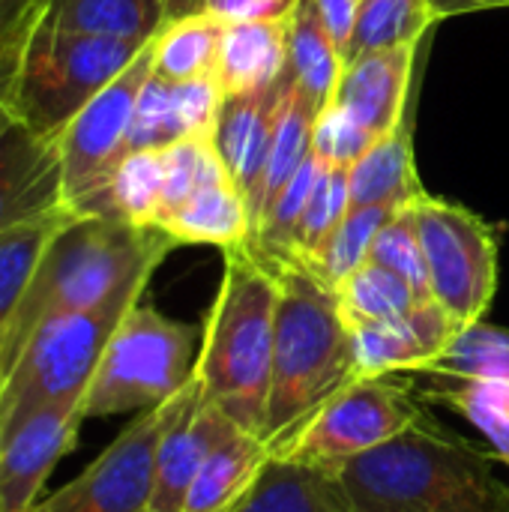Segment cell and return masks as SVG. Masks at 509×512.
<instances>
[{
    "instance_id": "obj_1",
    "label": "cell",
    "mask_w": 509,
    "mask_h": 512,
    "mask_svg": "<svg viewBox=\"0 0 509 512\" xmlns=\"http://www.w3.org/2000/svg\"><path fill=\"white\" fill-rule=\"evenodd\" d=\"M174 246L159 228L99 213L72 216L39 255L30 285L0 333V378L45 321L96 309L129 285L150 282Z\"/></svg>"
},
{
    "instance_id": "obj_2",
    "label": "cell",
    "mask_w": 509,
    "mask_h": 512,
    "mask_svg": "<svg viewBox=\"0 0 509 512\" xmlns=\"http://www.w3.org/2000/svg\"><path fill=\"white\" fill-rule=\"evenodd\" d=\"M267 261V258H264ZM276 270V342L261 441L270 456L333 396L360 378L351 321L339 294L303 258L267 261Z\"/></svg>"
},
{
    "instance_id": "obj_3",
    "label": "cell",
    "mask_w": 509,
    "mask_h": 512,
    "mask_svg": "<svg viewBox=\"0 0 509 512\" xmlns=\"http://www.w3.org/2000/svg\"><path fill=\"white\" fill-rule=\"evenodd\" d=\"M336 480L345 512H509V483L495 459L426 411Z\"/></svg>"
},
{
    "instance_id": "obj_4",
    "label": "cell",
    "mask_w": 509,
    "mask_h": 512,
    "mask_svg": "<svg viewBox=\"0 0 509 512\" xmlns=\"http://www.w3.org/2000/svg\"><path fill=\"white\" fill-rule=\"evenodd\" d=\"M276 303V270L252 246L228 249L192 372L201 396L258 438L273 375Z\"/></svg>"
},
{
    "instance_id": "obj_5",
    "label": "cell",
    "mask_w": 509,
    "mask_h": 512,
    "mask_svg": "<svg viewBox=\"0 0 509 512\" xmlns=\"http://www.w3.org/2000/svg\"><path fill=\"white\" fill-rule=\"evenodd\" d=\"M144 288L147 282H138L96 309L51 318L24 342L0 378V438L42 408L84 402L111 333Z\"/></svg>"
},
{
    "instance_id": "obj_6",
    "label": "cell",
    "mask_w": 509,
    "mask_h": 512,
    "mask_svg": "<svg viewBox=\"0 0 509 512\" xmlns=\"http://www.w3.org/2000/svg\"><path fill=\"white\" fill-rule=\"evenodd\" d=\"M144 45L63 30L48 24L39 12L24 36L15 66L12 105L18 123L36 135L57 138L66 123L108 81H114Z\"/></svg>"
},
{
    "instance_id": "obj_7",
    "label": "cell",
    "mask_w": 509,
    "mask_h": 512,
    "mask_svg": "<svg viewBox=\"0 0 509 512\" xmlns=\"http://www.w3.org/2000/svg\"><path fill=\"white\" fill-rule=\"evenodd\" d=\"M195 327L174 321L150 303H135L111 333L84 393V420L141 414L177 396L195 372Z\"/></svg>"
},
{
    "instance_id": "obj_8",
    "label": "cell",
    "mask_w": 509,
    "mask_h": 512,
    "mask_svg": "<svg viewBox=\"0 0 509 512\" xmlns=\"http://www.w3.org/2000/svg\"><path fill=\"white\" fill-rule=\"evenodd\" d=\"M423 414L414 387L396 375L357 378L333 396L273 459H285L312 471L342 474L354 459L396 441Z\"/></svg>"
},
{
    "instance_id": "obj_9",
    "label": "cell",
    "mask_w": 509,
    "mask_h": 512,
    "mask_svg": "<svg viewBox=\"0 0 509 512\" xmlns=\"http://www.w3.org/2000/svg\"><path fill=\"white\" fill-rule=\"evenodd\" d=\"M417 231L426 258L429 294L459 324L486 318L498 291V237L468 207L423 195L414 201Z\"/></svg>"
},
{
    "instance_id": "obj_10",
    "label": "cell",
    "mask_w": 509,
    "mask_h": 512,
    "mask_svg": "<svg viewBox=\"0 0 509 512\" xmlns=\"http://www.w3.org/2000/svg\"><path fill=\"white\" fill-rule=\"evenodd\" d=\"M153 75V39L57 135L63 195L78 213H99L108 180L126 156L138 96ZM102 216V213H99Z\"/></svg>"
},
{
    "instance_id": "obj_11",
    "label": "cell",
    "mask_w": 509,
    "mask_h": 512,
    "mask_svg": "<svg viewBox=\"0 0 509 512\" xmlns=\"http://www.w3.org/2000/svg\"><path fill=\"white\" fill-rule=\"evenodd\" d=\"M165 417L168 402L141 411L75 480L39 498L30 512H150L153 456Z\"/></svg>"
},
{
    "instance_id": "obj_12",
    "label": "cell",
    "mask_w": 509,
    "mask_h": 512,
    "mask_svg": "<svg viewBox=\"0 0 509 512\" xmlns=\"http://www.w3.org/2000/svg\"><path fill=\"white\" fill-rule=\"evenodd\" d=\"M234 429H240L222 408L207 402L195 384V378L168 399V417L153 456V492L150 512H183L186 492L213 453L219 441H225Z\"/></svg>"
},
{
    "instance_id": "obj_13",
    "label": "cell",
    "mask_w": 509,
    "mask_h": 512,
    "mask_svg": "<svg viewBox=\"0 0 509 512\" xmlns=\"http://www.w3.org/2000/svg\"><path fill=\"white\" fill-rule=\"evenodd\" d=\"M81 405H54L30 414L0 438V512H30L57 462L75 447Z\"/></svg>"
},
{
    "instance_id": "obj_14",
    "label": "cell",
    "mask_w": 509,
    "mask_h": 512,
    "mask_svg": "<svg viewBox=\"0 0 509 512\" xmlns=\"http://www.w3.org/2000/svg\"><path fill=\"white\" fill-rule=\"evenodd\" d=\"M360 378L423 372L459 336V324L432 297L393 321H351Z\"/></svg>"
},
{
    "instance_id": "obj_15",
    "label": "cell",
    "mask_w": 509,
    "mask_h": 512,
    "mask_svg": "<svg viewBox=\"0 0 509 512\" xmlns=\"http://www.w3.org/2000/svg\"><path fill=\"white\" fill-rule=\"evenodd\" d=\"M288 87H291V72L285 69V75L264 90L222 96L216 126L210 132L213 147H216L219 159L225 162L234 186L246 198L249 210L255 207V198L261 189L276 117H279Z\"/></svg>"
},
{
    "instance_id": "obj_16",
    "label": "cell",
    "mask_w": 509,
    "mask_h": 512,
    "mask_svg": "<svg viewBox=\"0 0 509 512\" xmlns=\"http://www.w3.org/2000/svg\"><path fill=\"white\" fill-rule=\"evenodd\" d=\"M57 207H69L57 138L15 120L0 135V234Z\"/></svg>"
},
{
    "instance_id": "obj_17",
    "label": "cell",
    "mask_w": 509,
    "mask_h": 512,
    "mask_svg": "<svg viewBox=\"0 0 509 512\" xmlns=\"http://www.w3.org/2000/svg\"><path fill=\"white\" fill-rule=\"evenodd\" d=\"M417 51L420 45H393L348 57L330 102L345 108L372 135H390L408 117V87Z\"/></svg>"
},
{
    "instance_id": "obj_18",
    "label": "cell",
    "mask_w": 509,
    "mask_h": 512,
    "mask_svg": "<svg viewBox=\"0 0 509 512\" xmlns=\"http://www.w3.org/2000/svg\"><path fill=\"white\" fill-rule=\"evenodd\" d=\"M288 69V15L225 21L216 84L222 96L276 84Z\"/></svg>"
},
{
    "instance_id": "obj_19",
    "label": "cell",
    "mask_w": 509,
    "mask_h": 512,
    "mask_svg": "<svg viewBox=\"0 0 509 512\" xmlns=\"http://www.w3.org/2000/svg\"><path fill=\"white\" fill-rule=\"evenodd\" d=\"M177 246H219L222 252L249 246L255 237V222L246 198L234 180H216L201 186L174 213L159 222Z\"/></svg>"
},
{
    "instance_id": "obj_20",
    "label": "cell",
    "mask_w": 509,
    "mask_h": 512,
    "mask_svg": "<svg viewBox=\"0 0 509 512\" xmlns=\"http://www.w3.org/2000/svg\"><path fill=\"white\" fill-rule=\"evenodd\" d=\"M270 459V447L258 435L234 429L195 474L183 512H231L255 489Z\"/></svg>"
},
{
    "instance_id": "obj_21",
    "label": "cell",
    "mask_w": 509,
    "mask_h": 512,
    "mask_svg": "<svg viewBox=\"0 0 509 512\" xmlns=\"http://www.w3.org/2000/svg\"><path fill=\"white\" fill-rule=\"evenodd\" d=\"M351 207L381 204V207H411L426 195L417 159H414V129L405 117L399 129L384 135L372 150H366L348 168Z\"/></svg>"
},
{
    "instance_id": "obj_22",
    "label": "cell",
    "mask_w": 509,
    "mask_h": 512,
    "mask_svg": "<svg viewBox=\"0 0 509 512\" xmlns=\"http://www.w3.org/2000/svg\"><path fill=\"white\" fill-rule=\"evenodd\" d=\"M345 69V51L327 30L315 0H297L288 12V72L294 87L324 111Z\"/></svg>"
},
{
    "instance_id": "obj_23",
    "label": "cell",
    "mask_w": 509,
    "mask_h": 512,
    "mask_svg": "<svg viewBox=\"0 0 509 512\" xmlns=\"http://www.w3.org/2000/svg\"><path fill=\"white\" fill-rule=\"evenodd\" d=\"M42 18L63 30L138 45L150 42L165 24L162 0H45Z\"/></svg>"
},
{
    "instance_id": "obj_24",
    "label": "cell",
    "mask_w": 509,
    "mask_h": 512,
    "mask_svg": "<svg viewBox=\"0 0 509 512\" xmlns=\"http://www.w3.org/2000/svg\"><path fill=\"white\" fill-rule=\"evenodd\" d=\"M225 18L201 12L165 21L153 36V72L165 81L216 78Z\"/></svg>"
},
{
    "instance_id": "obj_25",
    "label": "cell",
    "mask_w": 509,
    "mask_h": 512,
    "mask_svg": "<svg viewBox=\"0 0 509 512\" xmlns=\"http://www.w3.org/2000/svg\"><path fill=\"white\" fill-rule=\"evenodd\" d=\"M231 512H345L336 474L270 459L255 489Z\"/></svg>"
},
{
    "instance_id": "obj_26",
    "label": "cell",
    "mask_w": 509,
    "mask_h": 512,
    "mask_svg": "<svg viewBox=\"0 0 509 512\" xmlns=\"http://www.w3.org/2000/svg\"><path fill=\"white\" fill-rule=\"evenodd\" d=\"M318 114L321 111L294 87V78H291V87H288L285 102H282L279 117H276V129H273V141H270L261 189H258L255 207H252L255 228L264 219V213L273 204V198L282 192V186L309 159V153H312V129H315V117Z\"/></svg>"
},
{
    "instance_id": "obj_27",
    "label": "cell",
    "mask_w": 509,
    "mask_h": 512,
    "mask_svg": "<svg viewBox=\"0 0 509 512\" xmlns=\"http://www.w3.org/2000/svg\"><path fill=\"white\" fill-rule=\"evenodd\" d=\"M78 210L57 207L45 216L27 219L0 234V333L9 324L18 300L24 297L30 276L39 264V255L51 243V237L72 219Z\"/></svg>"
},
{
    "instance_id": "obj_28",
    "label": "cell",
    "mask_w": 509,
    "mask_h": 512,
    "mask_svg": "<svg viewBox=\"0 0 509 512\" xmlns=\"http://www.w3.org/2000/svg\"><path fill=\"white\" fill-rule=\"evenodd\" d=\"M162 186V150H129L108 180L99 213L126 219L141 228H156L162 210Z\"/></svg>"
},
{
    "instance_id": "obj_29",
    "label": "cell",
    "mask_w": 509,
    "mask_h": 512,
    "mask_svg": "<svg viewBox=\"0 0 509 512\" xmlns=\"http://www.w3.org/2000/svg\"><path fill=\"white\" fill-rule=\"evenodd\" d=\"M432 24L438 18L429 0H360L345 60L375 48L420 45Z\"/></svg>"
},
{
    "instance_id": "obj_30",
    "label": "cell",
    "mask_w": 509,
    "mask_h": 512,
    "mask_svg": "<svg viewBox=\"0 0 509 512\" xmlns=\"http://www.w3.org/2000/svg\"><path fill=\"white\" fill-rule=\"evenodd\" d=\"M402 207H381V204H366V207H351L345 219L333 228V234L324 240V246L306 261L324 282L333 288L351 276L360 264L369 261L372 243L381 234V228L399 213Z\"/></svg>"
},
{
    "instance_id": "obj_31",
    "label": "cell",
    "mask_w": 509,
    "mask_h": 512,
    "mask_svg": "<svg viewBox=\"0 0 509 512\" xmlns=\"http://www.w3.org/2000/svg\"><path fill=\"white\" fill-rule=\"evenodd\" d=\"M336 294L348 321H393L426 300L402 276L375 261H366L351 276H345L336 285Z\"/></svg>"
},
{
    "instance_id": "obj_32",
    "label": "cell",
    "mask_w": 509,
    "mask_h": 512,
    "mask_svg": "<svg viewBox=\"0 0 509 512\" xmlns=\"http://www.w3.org/2000/svg\"><path fill=\"white\" fill-rule=\"evenodd\" d=\"M420 375L447 381H509V330L483 321L459 330L453 345Z\"/></svg>"
},
{
    "instance_id": "obj_33",
    "label": "cell",
    "mask_w": 509,
    "mask_h": 512,
    "mask_svg": "<svg viewBox=\"0 0 509 512\" xmlns=\"http://www.w3.org/2000/svg\"><path fill=\"white\" fill-rule=\"evenodd\" d=\"M162 165H165V186H162V210H159L156 228L168 213H174L201 186L225 180V177L231 180L210 135H186L174 141L171 147L162 150Z\"/></svg>"
},
{
    "instance_id": "obj_34",
    "label": "cell",
    "mask_w": 509,
    "mask_h": 512,
    "mask_svg": "<svg viewBox=\"0 0 509 512\" xmlns=\"http://www.w3.org/2000/svg\"><path fill=\"white\" fill-rule=\"evenodd\" d=\"M429 396L471 420L495 447V456L509 465V381H450L432 387Z\"/></svg>"
},
{
    "instance_id": "obj_35",
    "label": "cell",
    "mask_w": 509,
    "mask_h": 512,
    "mask_svg": "<svg viewBox=\"0 0 509 512\" xmlns=\"http://www.w3.org/2000/svg\"><path fill=\"white\" fill-rule=\"evenodd\" d=\"M351 210V189H348V168L345 165H327L318 177V186L309 198V207L300 219L297 240H294V258L309 261L324 240L333 234V228L345 219Z\"/></svg>"
},
{
    "instance_id": "obj_36",
    "label": "cell",
    "mask_w": 509,
    "mask_h": 512,
    "mask_svg": "<svg viewBox=\"0 0 509 512\" xmlns=\"http://www.w3.org/2000/svg\"><path fill=\"white\" fill-rule=\"evenodd\" d=\"M369 261L393 270L396 276H402L417 294L432 297L429 294V276H426V258H423V243H420V231H417V216H414V204L402 207L375 237Z\"/></svg>"
},
{
    "instance_id": "obj_37",
    "label": "cell",
    "mask_w": 509,
    "mask_h": 512,
    "mask_svg": "<svg viewBox=\"0 0 509 512\" xmlns=\"http://www.w3.org/2000/svg\"><path fill=\"white\" fill-rule=\"evenodd\" d=\"M180 138H186V135H183V126H180V117L174 108L171 81H165L153 72L138 96L126 153L129 150H165Z\"/></svg>"
},
{
    "instance_id": "obj_38",
    "label": "cell",
    "mask_w": 509,
    "mask_h": 512,
    "mask_svg": "<svg viewBox=\"0 0 509 512\" xmlns=\"http://www.w3.org/2000/svg\"><path fill=\"white\" fill-rule=\"evenodd\" d=\"M378 141H381L378 135H372L360 120H354L345 108H339L333 102L315 117L312 153L318 159H324L327 165H345V168H351Z\"/></svg>"
},
{
    "instance_id": "obj_39",
    "label": "cell",
    "mask_w": 509,
    "mask_h": 512,
    "mask_svg": "<svg viewBox=\"0 0 509 512\" xmlns=\"http://www.w3.org/2000/svg\"><path fill=\"white\" fill-rule=\"evenodd\" d=\"M297 0H207V12L225 21L234 18H282Z\"/></svg>"
},
{
    "instance_id": "obj_40",
    "label": "cell",
    "mask_w": 509,
    "mask_h": 512,
    "mask_svg": "<svg viewBox=\"0 0 509 512\" xmlns=\"http://www.w3.org/2000/svg\"><path fill=\"white\" fill-rule=\"evenodd\" d=\"M357 3L360 0H315L327 30L333 33V39L339 42L342 51H348L354 24H357Z\"/></svg>"
},
{
    "instance_id": "obj_41",
    "label": "cell",
    "mask_w": 509,
    "mask_h": 512,
    "mask_svg": "<svg viewBox=\"0 0 509 512\" xmlns=\"http://www.w3.org/2000/svg\"><path fill=\"white\" fill-rule=\"evenodd\" d=\"M21 45H24V39L18 45H9L0 51V135L18 120L15 105H12V84H15V66H18Z\"/></svg>"
},
{
    "instance_id": "obj_42",
    "label": "cell",
    "mask_w": 509,
    "mask_h": 512,
    "mask_svg": "<svg viewBox=\"0 0 509 512\" xmlns=\"http://www.w3.org/2000/svg\"><path fill=\"white\" fill-rule=\"evenodd\" d=\"M432 12L438 21L453 18V15H468V12H486V9H504L509 0H429Z\"/></svg>"
},
{
    "instance_id": "obj_43",
    "label": "cell",
    "mask_w": 509,
    "mask_h": 512,
    "mask_svg": "<svg viewBox=\"0 0 509 512\" xmlns=\"http://www.w3.org/2000/svg\"><path fill=\"white\" fill-rule=\"evenodd\" d=\"M162 12H165V21L201 15L207 12V0H162Z\"/></svg>"
}]
</instances>
